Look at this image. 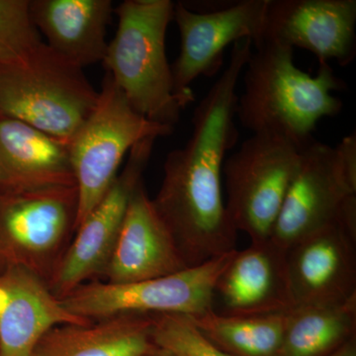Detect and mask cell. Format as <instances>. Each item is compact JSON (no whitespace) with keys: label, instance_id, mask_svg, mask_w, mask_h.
<instances>
[{"label":"cell","instance_id":"cell-1","mask_svg":"<svg viewBox=\"0 0 356 356\" xmlns=\"http://www.w3.org/2000/svg\"><path fill=\"white\" fill-rule=\"evenodd\" d=\"M252 40L233 44L229 64L194 110L186 144L166 156L153 203L188 267L236 250V229L222 196V165L236 146V88Z\"/></svg>","mask_w":356,"mask_h":356},{"label":"cell","instance_id":"cell-2","mask_svg":"<svg viewBox=\"0 0 356 356\" xmlns=\"http://www.w3.org/2000/svg\"><path fill=\"white\" fill-rule=\"evenodd\" d=\"M243 83L236 109L241 125L252 134L283 136L302 147L315 140L318 121L341 113L343 103L332 92L346 88L327 63H318L312 76L295 65L292 48L273 43L252 51Z\"/></svg>","mask_w":356,"mask_h":356},{"label":"cell","instance_id":"cell-3","mask_svg":"<svg viewBox=\"0 0 356 356\" xmlns=\"http://www.w3.org/2000/svg\"><path fill=\"white\" fill-rule=\"evenodd\" d=\"M172 0H125L114 9L116 34L102 64L128 102L149 120L175 127L182 108L165 51Z\"/></svg>","mask_w":356,"mask_h":356},{"label":"cell","instance_id":"cell-4","mask_svg":"<svg viewBox=\"0 0 356 356\" xmlns=\"http://www.w3.org/2000/svg\"><path fill=\"white\" fill-rule=\"evenodd\" d=\"M98 91L83 69L43 43L32 57L0 67V114L69 145L95 108Z\"/></svg>","mask_w":356,"mask_h":356},{"label":"cell","instance_id":"cell-5","mask_svg":"<svg viewBox=\"0 0 356 356\" xmlns=\"http://www.w3.org/2000/svg\"><path fill=\"white\" fill-rule=\"evenodd\" d=\"M173 130L134 109L105 74L95 108L69 143L77 189L76 231L114 184L126 154L143 140L165 137Z\"/></svg>","mask_w":356,"mask_h":356},{"label":"cell","instance_id":"cell-6","mask_svg":"<svg viewBox=\"0 0 356 356\" xmlns=\"http://www.w3.org/2000/svg\"><path fill=\"white\" fill-rule=\"evenodd\" d=\"M304 147L275 134H252L225 159L222 178L229 219L252 243L270 240Z\"/></svg>","mask_w":356,"mask_h":356},{"label":"cell","instance_id":"cell-7","mask_svg":"<svg viewBox=\"0 0 356 356\" xmlns=\"http://www.w3.org/2000/svg\"><path fill=\"white\" fill-rule=\"evenodd\" d=\"M76 218V186L0 191V269L23 267L49 284Z\"/></svg>","mask_w":356,"mask_h":356},{"label":"cell","instance_id":"cell-8","mask_svg":"<svg viewBox=\"0 0 356 356\" xmlns=\"http://www.w3.org/2000/svg\"><path fill=\"white\" fill-rule=\"evenodd\" d=\"M236 250L154 280L127 284L86 282L60 301L70 313L91 321L122 314L199 317L214 309L215 286Z\"/></svg>","mask_w":356,"mask_h":356},{"label":"cell","instance_id":"cell-9","mask_svg":"<svg viewBox=\"0 0 356 356\" xmlns=\"http://www.w3.org/2000/svg\"><path fill=\"white\" fill-rule=\"evenodd\" d=\"M200 3H175L180 50L172 65L173 89L184 110L195 100L191 83L221 70L227 47L243 39L252 40L255 48L261 44L268 0Z\"/></svg>","mask_w":356,"mask_h":356},{"label":"cell","instance_id":"cell-10","mask_svg":"<svg viewBox=\"0 0 356 356\" xmlns=\"http://www.w3.org/2000/svg\"><path fill=\"white\" fill-rule=\"evenodd\" d=\"M334 224L356 229V179L336 147L313 140L302 152L270 241L283 250Z\"/></svg>","mask_w":356,"mask_h":356},{"label":"cell","instance_id":"cell-11","mask_svg":"<svg viewBox=\"0 0 356 356\" xmlns=\"http://www.w3.org/2000/svg\"><path fill=\"white\" fill-rule=\"evenodd\" d=\"M156 139L138 143L108 192L79 225L49 282L51 293L65 298L86 281L102 276L113 250L134 191L153 154Z\"/></svg>","mask_w":356,"mask_h":356},{"label":"cell","instance_id":"cell-12","mask_svg":"<svg viewBox=\"0 0 356 356\" xmlns=\"http://www.w3.org/2000/svg\"><path fill=\"white\" fill-rule=\"evenodd\" d=\"M355 28V0H268L261 44L303 49L318 63L346 67L356 57Z\"/></svg>","mask_w":356,"mask_h":356},{"label":"cell","instance_id":"cell-13","mask_svg":"<svg viewBox=\"0 0 356 356\" xmlns=\"http://www.w3.org/2000/svg\"><path fill=\"white\" fill-rule=\"evenodd\" d=\"M294 307L341 303L356 296V229L334 224L286 252Z\"/></svg>","mask_w":356,"mask_h":356},{"label":"cell","instance_id":"cell-14","mask_svg":"<svg viewBox=\"0 0 356 356\" xmlns=\"http://www.w3.org/2000/svg\"><path fill=\"white\" fill-rule=\"evenodd\" d=\"M188 268L161 220L144 182L134 191L113 250L102 274L103 282L127 284Z\"/></svg>","mask_w":356,"mask_h":356},{"label":"cell","instance_id":"cell-15","mask_svg":"<svg viewBox=\"0 0 356 356\" xmlns=\"http://www.w3.org/2000/svg\"><path fill=\"white\" fill-rule=\"evenodd\" d=\"M48 284L20 266L0 270V356H32L41 339L60 325H86Z\"/></svg>","mask_w":356,"mask_h":356},{"label":"cell","instance_id":"cell-16","mask_svg":"<svg viewBox=\"0 0 356 356\" xmlns=\"http://www.w3.org/2000/svg\"><path fill=\"white\" fill-rule=\"evenodd\" d=\"M215 296L221 301L222 315L242 317L292 310L286 252L270 240L236 250L217 281Z\"/></svg>","mask_w":356,"mask_h":356},{"label":"cell","instance_id":"cell-17","mask_svg":"<svg viewBox=\"0 0 356 356\" xmlns=\"http://www.w3.org/2000/svg\"><path fill=\"white\" fill-rule=\"evenodd\" d=\"M76 186L69 145L0 114V191Z\"/></svg>","mask_w":356,"mask_h":356},{"label":"cell","instance_id":"cell-18","mask_svg":"<svg viewBox=\"0 0 356 356\" xmlns=\"http://www.w3.org/2000/svg\"><path fill=\"white\" fill-rule=\"evenodd\" d=\"M113 13L111 0H30L32 21L44 44L83 70L104 60Z\"/></svg>","mask_w":356,"mask_h":356},{"label":"cell","instance_id":"cell-19","mask_svg":"<svg viewBox=\"0 0 356 356\" xmlns=\"http://www.w3.org/2000/svg\"><path fill=\"white\" fill-rule=\"evenodd\" d=\"M156 348L153 315L122 314L86 325H58L32 356H145Z\"/></svg>","mask_w":356,"mask_h":356},{"label":"cell","instance_id":"cell-20","mask_svg":"<svg viewBox=\"0 0 356 356\" xmlns=\"http://www.w3.org/2000/svg\"><path fill=\"white\" fill-rule=\"evenodd\" d=\"M356 337V296L334 304L294 307L277 356H330Z\"/></svg>","mask_w":356,"mask_h":356},{"label":"cell","instance_id":"cell-21","mask_svg":"<svg viewBox=\"0 0 356 356\" xmlns=\"http://www.w3.org/2000/svg\"><path fill=\"white\" fill-rule=\"evenodd\" d=\"M288 314L227 316L213 309L191 318L199 332L218 348L232 356H277Z\"/></svg>","mask_w":356,"mask_h":356},{"label":"cell","instance_id":"cell-22","mask_svg":"<svg viewBox=\"0 0 356 356\" xmlns=\"http://www.w3.org/2000/svg\"><path fill=\"white\" fill-rule=\"evenodd\" d=\"M30 14V0H0V67L27 62L43 44Z\"/></svg>","mask_w":356,"mask_h":356},{"label":"cell","instance_id":"cell-23","mask_svg":"<svg viewBox=\"0 0 356 356\" xmlns=\"http://www.w3.org/2000/svg\"><path fill=\"white\" fill-rule=\"evenodd\" d=\"M153 339L177 356H232L206 339L191 318L178 314H154Z\"/></svg>","mask_w":356,"mask_h":356},{"label":"cell","instance_id":"cell-24","mask_svg":"<svg viewBox=\"0 0 356 356\" xmlns=\"http://www.w3.org/2000/svg\"><path fill=\"white\" fill-rule=\"evenodd\" d=\"M330 356H356V337Z\"/></svg>","mask_w":356,"mask_h":356},{"label":"cell","instance_id":"cell-25","mask_svg":"<svg viewBox=\"0 0 356 356\" xmlns=\"http://www.w3.org/2000/svg\"><path fill=\"white\" fill-rule=\"evenodd\" d=\"M145 356H177L173 355V353H170V351L163 350L161 348H156V350L151 351V353H147V355Z\"/></svg>","mask_w":356,"mask_h":356}]
</instances>
